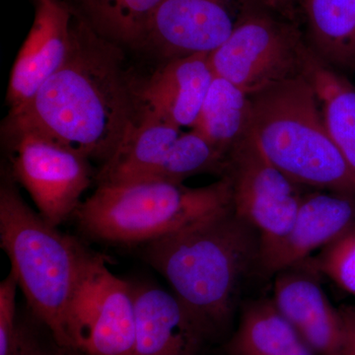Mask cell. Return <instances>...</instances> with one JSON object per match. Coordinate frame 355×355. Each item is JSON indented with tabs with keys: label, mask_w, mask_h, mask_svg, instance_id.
<instances>
[{
	"label": "cell",
	"mask_w": 355,
	"mask_h": 355,
	"mask_svg": "<svg viewBox=\"0 0 355 355\" xmlns=\"http://www.w3.org/2000/svg\"><path fill=\"white\" fill-rule=\"evenodd\" d=\"M214 76L210 53L165 60L153 76L140 83L142 114L179 128H195Z\"/></svg>",
	"instance_id": "obj_15"
},
{
	"label": "cell",
	"mask_w": 355,
	"mask_h": 355,
	"mask_svg": "<svg viewBox=\"0 0 355 355\" xmlns=\"http://www.w3.org/2000/svg\"><path fill=\"white\" fill-rule=\"evenodd\" d=\"M319 275L294 266L275 275L273 304L317 355H343L340 310L331 304Z\"/></svg>",
	"instance_id": "obj_14"
},
{
	"label": "cell",
	"mask_w": 355,
	"mask_h": 355,
	"mask_svg": "<svg viewBox=\"0 0 355 355\" xmlns=\"http://www.w3.org/2000/svg\"><path fill=\"white\" fill-rule=\"evenodd\" d=\"M223 177L230 182L235 214L260 235L261 252L282 240L304 195L300 186L270 162L253 128L231 149Z\"/></svg>",
	"instance_id": "obj_8"
},
{
	"label": "cell",
	"mask_w": 355,
	"mask_h": 355,
	"mask_svg": "<svg viewBox=\"0 0 355 355\" xmlns=\"http://www.w3.org/2000/svg\"><path fill=\"white\" fill-rule=\"evenodd\" d=\"M296 266H303L320 277L324 275L355 297V226Z\"/></svg>",
	"instance_id": "obj_21"
},
{
	"label": "cell",
	"mask_w": 355,
	"mask_h": 355,
	"mask_svg": "<svg viewBox=\"0 0 355 355\" xmlns=\"http://www.w3.org/2000/svg\"><path fill=\"white\" fill-rule=\"evenodd\" d=\"M261 239L232 205L147 243L144 259L209 335L227 324Z\"/></svg>",
	"instance_id": "obj_2"
},
{
	"label": "cell",
	"mask_w": 355,
	"mask_h": 355,
	"mask_svg": "<svg viewBox=\"0 0 355 355\" xmlns=\"http://www.w3.org/2000/svg\"><path fill=\"white\" fill-rule=\"evenodd\" d=\"M310 48L291 26L252 6L223 44L210 53L214 76L249 95L302 76Z\"/></svg>",
	"instance_id": "obj_7"
},
{
	"label": "cell",
	"mask_w": 355,
	"mask_h": 355,
	"mask_svg": "<svg viewBox=\"0 0 355 355\" xmlns=\"http://www.w3.org/2000/svg\"><path fill=\"white\" fill-rule=\"evenodd\" d=\"M227 355H317L270 299L243 306L234 335L224 345Z\"/></svg>",
	"instance_id": "obj_16"
},
{
	"label": "cell",
	"mask_w": 355,
	"mask_h": 355,
	"mask_svg": "<svg viewBox=\"0 0 355 355\" xmlns=\"http://www.w3.org/2000/svg\"><path fill=\"white\" fill-rule=\"evenodd\" d=\"M304 74L316 91L326 127L355 184V87L311 49Z\"/></svg>",
	"instance_id": "obj_17"
},
{
	"label": "cell",
	"mask_w": 355,
	"mask_h": 355,
	"mask_svg": "<svg viewBox=\"0 0 355 355\" xmlns=\"http://www.w3.org/2000/svg\"><path fill=\"white\" fill-rule=\"evenodd\" d=\"M301 1H302V2H303V1H304V0H301Z\"/></svg>",
	"instance_id": "obj_26"
},
{
	"label": "cell",
	"mask_w": 355,
	"mask_h": 355,
	"mask_svg": "<svg viewBox=\"0 0 355 355\" xmlns=\"http://www.w3.org/2000/svg\"><path fill=\"white\" fill-rule=\"evenodd\" d=\"M34 21L11 70L10 111L36 94L69 58L74 43V13L64 0H31Z\"/></svg>",
	"instance_id": "obj_11"
},
{
	"label": "cell",
	"mask_w": 355,
	"mask_h": 355,
	"mask_svg": "<svg viewBox=\"0 0 355 355\" xmlns=\"http://www.w3.org/2000/svg\"><path fill=\"white\" fill-rule=\"evenodd\" d=\"M252 128L263 153L298 186L355 197V184L305 74L250 95Z\"/></svg>",
	"instance_id": "obj_4"
},
{
	"label": "cell",
	"mask_w": 355,
	"mask_h": 355,
	"mask_svg": "<svg viewBox=\"0 0 355 355\" xmlns=\"http://www.w3.org/2000/svg\"><path fill=\"white\" fill-rule=\"evenodd\" d=\"M355 226V197L314 191L303 196L288 232L260 253L258 268L266 277L294 268Z\"/></svg>",
	"instance_id": "obj_12"
},
{
	"label": "cell",
	"mask_w": 355,
	"mask_h": 355,
	"mask_svg": "<svg viewBox=\"0 0 355 355\" xmlns=\"http://www.w3.org/2000/svg\"><path fill=\"white\" fill-rule=\"evenodd\" d=\"M232 205L226 177L200 188L164 180L98 184L73 217L98 241L147 244Z\"/></svg>",
	"instance_id": "obj_5"
},
{
	"label": "cell",
	"mask_w": 355,
	"mask_h": 355,
	"mask_svg": "<svg viewBox=\"0 0 355 355\" xmlns=\"http://www.w3.org/2000/svg\"><path fill=\"white\" fill-rule=\"evenodd\" d=\"M85 20L116 44L140 46L149 22L162 0H77Z\"/></svg>",
	"instance_id": "obj_20"
},
{
	"label": "cell",
	"mask_w": 355,
	"mask_h": 355,
	"mask_svg": "<svg viewBox=\"0 0 355 355\" xmlns=\"http://www.w3.org/2000/svg\"><path fill=\"white\" fill-rule=\"evenodd\" d=\"M13 355H64L55 340L46 342L35 324L19 322Z\"/></svg>",
	"instance_id": "obj_23"
},
{
	"label": "cell",
	"mask_w": 355,
	"mask_h": 355,
	"mask_svg": "<svg viewBox=\"0 0 355 355\" xmlns=\"http://www.w3.org/2000/svg\"><path fill=\"white\" fill-rule=\"evenodd\" d=\"M249 0H162L141 46L165 60L211 53L234 31Z\"/></svg>",
	"instance_id": "obj_10"
},
{
	"label": "cell",
	"mask_w": 355,
	"mask_h": 355,
	"mask_svg": "<svg viewBox=\"0 0 355 355\" xmlns=\"http://www.w3.org/2000/svg\"><path fill=\"white\" fill-rule=\"evenodd\" d=\"M14 178L55 226L73 216L92 182L90 160L40 133L8 132Z\"/></svg>",
	"instance_id": "obj_9"
},
{
	"label": "cell",
	"mask_w": 355,
	"mask_h": 355,
	"mask_svg": "<svg viewBox=\"0 0 355 355\" xmlns=\"http://www.w3.org/2000/svg\"><path fill=\"white\" fill-rule=\"evenodd\" d=\"M73 355H132L135 340L133 286L116 277L104 257L86 250L67 311Z\"/></svg>",
	"instance_id": "obj_6"
},
{
	"label": "cell",
	"mask_w": 355,
	"mask_h": 355,
	"mask_svg": "<svg viewBox=\"0 0 355 355\" xmlns=\"http://www.w3.org/2000/svg\"><path fill=\"white\" fill-rule=\"evenodd\" d=\"M133 293L135 340L132 355L202 354L210 336L173 292L153 284H135Z\"/></svg>",
	"instance_id": "obj_13"
},
{
	"label": "cell",
	"mask_w": 355,
	"mask_h": 355,
	"mask_svg": "<svg viewBox=\"0 0 355 355\" xmlns=\"http://www.w3.org/2000/svg\"><path fill=\"white\" fill-rule=\"evenodd\" d=\"M65 64L29 101L9 111L6 132H34L88 160L106 163L142 114L140 83L118 44L74 19Z\"/></svg>",
	"instance_id": "obj_1"
},
{
	"label": "cell",
	"mask_w": 355,
	"mask_h": 355,
	"mask_svg": "<svg viewBox=\"0 0 355 355\" xmlns=\"http://www.w3.org/2000/svg\"><path fill=\"white\" fill-rule=\"evenodd\" d=\"M0 244L28 305L64 355L67 311L86 248L36 214L10 182L0 188Z\"/></svg>",
	"instance_id": "obj_3"
},
{
	"label": "cell",
	"mask_w": 355,
	"mask_h": 355,
	"mask_svg": "<svg viewBox=\"0 0 355 355\" xmlns=\"http://www.w3.org/2000/svg\"><path fill=\"white\" fill-rule=\"evenodd\" d=\"M261 1H263L266 6L282 8V7L288 6L295 0H261Z\"/></svg>",
	"instance_id": "obj_25"
},
{
	"label": "cell",
	"mask_w": 355,
	"mask_h": 355,
	"mask_svg": "<svg viewBox=\"0 0 355 355\" xmlns=\"http://www.w3.org/2000/svg\"><path fill=\"white\" fill-rule=\"evenodd\" d=\"M311 51L324 64L355 72V0H304Z\"/></svg>",
	"instance_id": "obj_18"
},
{
	"label": "cell",
	"mask_w": 355,
	"mask_h": 355,
	"mask_svg": "<svg viewBox=\"0 0 355 355\" xmlns=\"http://www.w3.org/2000/svg\"><path fill=\"white\" fill-rule=\"evenodd\" d=\"M193 130L228 156L252 130L250 95L230 81L214 76Z\"/></svg>",
	"instance_id": "obj_19"
},
{
	"label": "cell",
	"mask_w": 355,
	"mask_h": 355,
	"mask_svg": "<svg viewBox=\"0 0 355 355\" xmlns=\"http://www.w3.org/2000/svg\"><path fill=\"white\" fill-rule=\"evenodd\" d=\"M343 329V355H355V304L338 307Z\"/></svg>",
	"instance_id": "obj_24"
},
{
	"label": "cell",
	"mask_w": 355,
	"mask_h": 355,
	"mask_svg": "<svg viewBox=\"0 0 355 355\" xmlns=\"http://www.w3.org/2000/svg\"><path fill=\"white\" fill-rule=\"evenodd\" d=\"M19 287L12 270L0 284V355H13L18 324L16 295Z\"/></svg>",
	"instance_id": "obj_22"
}]
</instances>
